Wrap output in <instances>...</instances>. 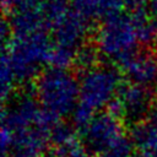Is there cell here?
I'll list each match as a JSON object with an SVG mask.
<instances>
[{
    "label": "cell",
    "instance_id": "6da1fadb",
    "mask_svg": "<svg viewBox=\"0 0 157 157\" xmlns=\"http://www.w3.org/2000/svg\"><path fill=\"white\" fill-rule=\"evenodd\" d=\"M36 93L40 107L61 119L71 115L80 101V81L66 69L52 66L37 78Z\"/></svg>",
    "mask_w": 157,
    "mask_h": 157
},
{
    "label": "cell",
    "instance_id": "7a4b0ae2",
    "mask_svg": "<svg viewBox=\"0 0 157 157\" xmlns=\"http://www.w3.org/2000/svg\"><path fill=\"white\" fill-rule=\"evenodd\" d=\"M53 44L45 32L28 36H13L10 42L2 45L6 52L16 81L20 83L29 82L40 70L43 63L49 60Z\"/></svg>",
    "mask_w": 157,
    "mask_h": 157
},
{
    "label": "cell",
    "instance_id": "3957f363",
    "mask_svg": "<svg viewBox=\"0 0 157 157\" xmlns=\"http://www.w3.org/2000/svg\"><path fill=\"white\" fill-rule=\"evenodd\" d=\"M96 42L99 54L121 67L136 54L140 43L131 16L121 12L103 20Z\"/></svg>",
    "mask_w": 157,
    "mask_h": 157
},
{
    "label": "cell",
    "instance_id": "277c9868",
    "mask_svg": "<svg viewBox=\"0 0 157 157\" xmlns=\"http://www.w3.org/2000/svg\"><path fill=\"white\" fill-rule=\"evenodd\" d=\"M120 88V76L112 66H94L80 77V101L93 110L108 105Z\"/></svg>",
    "mask_w": 157,
    "mask_h": 157
},
{
    "label": "cell",
    "instance_id": "5b68a950",
    "mask_svg": "<svg viewBox=\"0 0 157 157\" xmlns=\"http://www.w3.org/2000/svg\"><path fill=\"white\" fill-rule=\"evenodd\" d=\"M56 121L58 119L44 108L39 107L38 99L28 92L9 99L7 104H2L1 124L13 134L25 131L37 124L53 128Z\"/></svg>",
    "mask_w": 157,
    "mask_h": 157
},
{
    "label": "cell",
    "instance_id": "8992f818",
    "mask_svg": "<svg viewBox=\"0 0 157 157\" xmlns=\"http://www.w3.org/2000/svg\"><path fill=\"white\" fill-rule=\"evenodd\" d=\"M83 145L94 155H102L125 137L121 119L109 112L94 115L88 126L81 132Z\"/></svg>",
    "mask_w": 157,
    "mask_h": 157
},
{
    "label": "cell",
    "instance_id": "52a82bcc",
    "mask_svg": "<svg viewBox=\"0 0 157 157\" xmlns=\"http://www.w3.org/2000/svg\"><path fill=\"white\" fill-rule=\"evenodd\" d=\"M13 36H28L49 28L42 0H25L9 20Z\"/></svg>",
    "mask_w": 157,
    "mask_h": 157
},
{
    "label": "cell",
    "instance_id": "ba28073f",
    "mask_svg": "<svg viewBox=\"0 0 157 157\" xmlns=\"http://www.w3.org/2000/svg\"><path fill=\"white\" fill-rule=\"evenodd\" d=\"M118 99L123 108V119L131 124L145 119L152 110V94L146 86L134 82L120 86Z\"/></svg>",
    "mask_w": 157,
    "mask_h": 157
},
{
    "label": "cell",
    "instance_id": "9c48e42d",
    "mask_svg": "<svg viewBox=\"0 0 157 157\" xmlns=\"http://www.w3.org/2000/svg\"><path fill=\"white\" fill-rule=\"evenodd\" d=\"M88 21L70 10L53 27V44L78 50L88 32Z\"/></svg>",
    "mask_w": 157,
    "mask_h": 157
},
{
    "label": "cell",
    "instance_id": "30bf717a",
    "mask_svg": "<svg viewBox=\"0 0 157 157\" xmlns=\"http://www.w3.org/2000/svg\"><path fill=\"white\" fill-rule=\"evenodd\" d=\"M123 69L131 82L147 86L153 83L157 76V56L151 53L135 54Z\"/></svg>",
    "mask_w": 157,
    "mask_h": 157
},
{
    "label": "cell",
    "instance_id": "8fae6325",
    "mask_svg": "<svg viewBox=\"0 0 157 157\" xmlns=\"http://www.w3.org/2000/svg\"><path fill=\"white\" fill-rule=\"evenodd\" d=\"M130 140L141 152L148 150L157 141V108H152L145 119L132 124Z\"/></svg>",
    "mask_w": 157,
    "mask_h": 157
},
{
    "label": "cell",
    "instance_id": "7c38bea8",
    "mask_svg": "<svg viewBox=\"0 0 157 157\" xmlns=\"http://www.w3.org/2000/svg\"><path fill=\"white\" fill-rule=\"evenodd\" d=\"M131 18L139 42L145 45L155 44L157 42V17L139 7L134 10Z\"/></svg>",
    "mask_w": 157,
    "mask_h": 157
},
{
    "label": "cell",
    "instance_id": "4fadbf2b",
    "mask_svg": "<svg viewBox=\"0 0 157 157\" xmlns=\"http://www.w3.org/2000/svg\"><path fill=\"white\" fill-rule=\"evenodd\" d=\"M77 130L72 124H67L58 120L50 130V144L54 146V150H63L75 144L77 140Z\"/></svg>",
    "mask_w": 157,
    "mask_h": 157
},
{
    "label": "cell",
    "instance_id": "5bb4252c",
    "mask_svg": "<svg viewBox=\"0 0 157 157\" xmlns=\"http://www.w3.org/2000/svg\"><path fill=\"white\" fill-rule=\"evenodd\" d=\"M16 77L13 70L10 64V59L5 50H2L1 55V65H0V94L1 101L5 104L9 99L12 98V93L16 85Z\"/></svg>",
    "mask_w": 157,
    "mask_h": 157
},
{
    "label": "cell",
    "instance_id": "9a60e30c",
    "mask_svg": "<svg viewBox=\"0 0 157 157\" xmlns=\"http://www.w3.org/2000/svg\"><path fill=\"white\" fill-rule=\"evenodd\" d=\"M72 10L88 22L104 18V0H72Z\"/></svg>",
    "mask_w": 157,
    "mask_h": 157
},
{
    "label": "cell",
    "instance_id": "2e32d148",
    "mask_svg": "<svg viewBox=\"0 0 157 157\" xmlns=\"http://www.w3.org/2000/svg\"><path fill=\"white\" fill-rule=\"evenodd\" d=\"M76 54H77V50L76 49L53 44L48 63L52 66H54V67L67 69L69 66H71L72 64H75Z\"/></svg>",
    "mask_w": 157,
    "mask_h": 157
},
{
    "label": "cell",
    "instance_id": "e0dca14e",
    "mask_svg": "<svg viewBox=\"0 0 157 157\" xmlns=\"http://www.w3.org/2000/svg\"><path fill=\"white\" fill-rule=\"evenodd\" d=\"M42 2L50 29L59 20H61L70 11L66 0H42Z\"/></svg>",
    "mask_w": 157,
    "mask_h": 157
},
{
    "label": "cell",
    "instance_id": "ac0fdd59",
    "mask_svg": "<svg viewBox=\"0 0 157 157\" xmlns=\"http://www.w3.org/2000/svg\"><path fill=\"white\" fill-rule=\"evenodd\" d=\"M94 112L96 110L87 107L86 104H83L81 102L77 103V105L75 107V109L71 113V119H72V125L76 128V130L80 134L92 121V119L94 118Z\"/></svg>",
    "mask_w": 157,
    "mask_h": 157
},
{
    "label": "cell",
    "instance_id": "d6986e66",
    "mask_svg": "<svg viewBox=\"0 0 157 157\" xmlns=\"http://www.w3.org/2000/svg\"><path fill=\"white\" fill-rule=\"evenodd\" d=\"M99 52L92 47H81L77 50L75 65L82 71H87L94 66H97Z\"/></svg>",
    "mask_w": 157,
    "mask_h": 157
},
{
    "label": "cell",
    "instance_id": "ffe728a7",
    "mask_svg": "<svg viewBox=\"0 0 157 157\" xmlns=\"http://www.w3.org/2000/svg\"><path fill=\"white\" fill-rule=\"evenodd\" d=\"M132 141L130 137H124L117 145L99 155V157H132Z\"/></svg>",
    "mask_w": 157,
    "mask_h": 157
},
{
    "label": "cell",
    "instance_id": "44dd1931",
    "mask_svg": "<svg viewBox=\"0 0 157 157\" xmlns=\"http://www.w3.org/2000/svg\"><path fill=\"white\" fill-rule=\"evenodd\" d=\"M43 150L23 142H13L7 157H42Z\"/></svg>",
    "mask_w": 157,
    "mask_h": 157
},
{
    "label": "cell",
    "instance_id": "7402d4cb",
    "mask_svg": "<svg viewBox=\"0 0 157 157\" xmlns=\"http://www.w3.org/2000/svg\"><path fill=\"white\" fill-rule=\"evenodd\" d=\"M90 155L91 152L86 148V146L78 141L70 145L69 147L58 150L54 153V156L56 157H90Z\"/></svg>",
    "mask_w": 157,
    "mask_h": 157
},
{
    "label": "cell",
    "instance_id": "603a6c76",
    "mask_svg": "<svg viewBox=\"0 0 157 157\" xmlns=\"http://www.w3.org/2000/svg\"><path fill=\"white\" fill-rule=\"evenodd\" d=\"M25 0H1V6L4 11L6 12H12L16 7H18Z\"/></svg>",
    "mask_w": 157,
    "mask_h": 157
},
{
    "label": "cell",
    "instance_id": "cb8c5ba5",
    "mask_svg": "<svg viewBox=\"0 0 157 157\" xmlns=\"http://www.w3.org/2000/svg\"><path fill=\"white\" fill-rule=\"evenodd\" d=\"M145 155V157H157V141L146 151L142 152Z\"/></svg>",
    "mask_w": 157,
    "mask_h": 157
},
{
    "label": "cell",
    "instance_id": "d4e9b609",
    "mask_svg": "<svg viewBox=\"0 0 157 157\" xmlns=\"http://www.w3.org/2000/svg\"><path fill=\"white\" fill-rule=\"evenodd\" d=\"M150 9H151V13L153 16L157 17V0H150Z\"/></svg>",
    "mask_w": 157,
    "mask_h": 157
},
{
    "label": "cell",
    "instance_id": "484cf974",
    "mask_svg": "<svg viewBox=\"0 0 157 157\" xmlns=\"http://www.w3.org/2000/svg\"><path fill=\"white\" fill-rule=\"evenodd\" d=\"M153 86H155V91L157 92V76H156V78H155V81H153Z\"/></svg>",
    "mask_w": 157,
    "mask_h": 157
},
{
    "label": "cell",
    "instance_id": "4316f807",
    "mask_svg": "<svg viewBox=\"0 0 157 157\" xmlns=\"http://www.w3.org/2000/svg\"><path fill=\"white\" fill-rule=\"evenodd\" d=\"M50 157H56V156H50Z\"/></svg>",
    "mask_w": 157,
    "mask_h": 157
}]
</instances>
